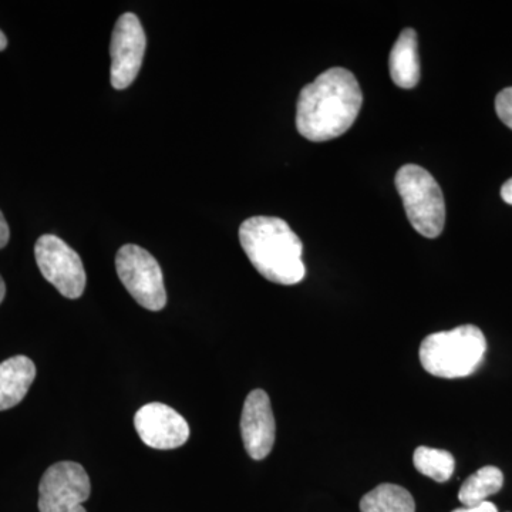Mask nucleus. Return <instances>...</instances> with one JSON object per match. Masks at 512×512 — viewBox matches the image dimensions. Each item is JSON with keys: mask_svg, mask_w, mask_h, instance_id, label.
<instances>
[{"mask_svg": "<svg viewBox=\"0 0 512 512\" xmlns=\"http://www.w3.org/2000/svg\"><path fill=\"white\" fill-rule=\"evenodd\" d=\"M5 295H6L5 281H3L2 276H0V303H2L3 299H5Z\"/></svg>", "mask_w": 512, "mask_h": 512, "instance_id": "nucleus-21", "label": "nucleus"}, {"mask_svg": "<svg viewBox=\"0 0 512 512\" xmlns=\"http://www.w3.org/2000/svg\"><path fill=\"white\" fill-rule=\"evenodd\" d=\"M504 474L500 468L485 466L468 477L458 491V500L464 507H476L503 488Z\"/></svg>", "mask_w": 512, "mask_h": 512, "instance_id": "nucleus-13", "label": "nucleus"}, {"mask_svg": "<svg viewBox=\"0 0 512 512\" xmlns=\"http://www.w3.org/2000/svg\"><path fill=\"white\" fill-rule=\"evenodd\" d=\"M35 256L40 272L64 298L77 299L86 289V271L82 258L56 235L37 239Z\"/></svg>", "mask_w": 512, "mask_h": 512, "instance_id": "nucleus-7", "label": "nucleus"}, {"mask_svg": "<svg viewBox=\"0 0 512 512\" xmlns=\"http://www.w3.org/2000/svg\"><path fill=\"white\" fill-rule=\"evenodd\" d=\"M92 483L83 466L73 461H60L47 468L39 484L40 512H87Z\"/></svg>", "mask_w": 512, "mask_h": 512, "instance_id": "nucleus-6", "label": "nucleus"}, {"mask_svg": "<svg viewBox=\"0 0 512 512\" xmlns=\"http://www.w3.org/2000/svg\"><path fill=\"white\" fill-rule=\"evenodd\" d=\"M134 426L143 443L156 450H173L190 439L187 420L163 403L141 407L134 416Z\"/></svg>", "mask_w": 512, "mask_h": 512, "instance_id": "nucleus-9", "label": "nucleus"}, {"mask_svg": "<svg viewBox=\"0 0 512 512\" xmlns=\"http://www.w3.org/2000/svg\"><path fill=\"white\" fill-rule=\"evenodd\" d=\"M147 37L140 19L134 13H124L117 20L111 36V86L127 89L137 79L146 55Z\"/></svg>", "mask_w": 512, "mask_h": 512, "instance_id": "nucleus-8", "label": "nucleus"}, {"mask_svg": "<svg viewBox=\"0 0 512 512\" xmlns=\"http://www.w3.org/2000/svg\"><path fill=\"white\" fill-rule=\"evenodd\" d=\"M10 239V229L8 222H6L5 215L0 211V249L8 245Z\"/></svg>", "mask_w": 512, "mask_h": 512, "instance_id": "nucleus-17", "label": "nucleus"}, {"mask_svg": "<svg viewBox=\"0 0 512 512\" xmlns=\"http://www.w3.org/2000/svg\"><path fill=\"white\" fill-rule=\"evenodd\" d=\"M396 187L413 228L423 237H439L446 225V202L433 175L419 165H403L396 174Z\"/></svg>", "mask_w": 512, "mask_h": 512, "instance_id": "nucleus-4", "label": "nucleus"}, {"mask_svg": "<svg viewBox=\"0 0 512 512\" xmlns=\"http://www.w3.org/2000/svg\"><path fill=\"white\" fill-rule=\"evenodd\" d=\"M390 76L396 86L413 89L420 82L419 42L413 29H404L389 57Z\"/></svg>", "mask_w": 512, "mask_h": 512, "instance_id": "nucleus-12", "label": "nucleus"}, {"mask_svg": "<svg viewBox=\"0 0 512 512\" xmlns=\"http://www.w3.org/2000/svg\"><path fill=\"white\" fill-rule=\"evenodd\" d=\"M8 47V39H6L5 33L0 30V52Z\"/></svg>", "mask_w": 512, "mask_h": 512, "instance_id": "nucleus-20", "label": "nucleus"}, {"mask_svg": "<svg viewBox=\"0 0 512 512\" xmlns=\"http://www.w3.org/2000/svg\"><path fill=\"white\" fill-rule=\"evenodd\" d=\"M363 94L355 74L333 67L306 84L296 107V128L306 140L323 143L345 134L362 109Z\"/></svg>", "mask_w": 512, "mask_h": 512, "instance_id": "nucleus-1", "label": "nucleus"}, {"mask_svg": "<svg viewBox=\"0 0 512 512\" xmlns=\"http://www.w3.org/2000/svg\"><path fill=\"white\" fill-rule=\"evenodd\" d=\"M239 241L256 271L269 282L289 286L305 278L302 241L281 218H249L239 228Z\"/></svg>", "mask_w": 512, "mask_h": 512, "instance_id": "nucleus-2", "label": "nucleus"}, {"mask_svg": "<svg viewBox=\"0 0 512 512\" xmlns=\"http://www.w3.org/2000/svg\"><path fill=\"white\" fill-rule=\"evenodd\" d=\"M453 512H498V510L493 503L485 501V503L476 505V507L457 508Z\"/></svg>", "mask_w": 512, "mask_h": 512, "instance_id": "nucleus-18", "label": "nucleus"}, {"mask_svg": "<svg viewBox=\"0 0 512 512\" xmlns=\"http://www.w3.org/2000/svg\"><path fill=\"white\" fill-rule=\"evenodd\" d=\"M35 377L36 366L29 357L13 356L0 363V412L18 406Z\"/></svg>", "mask_w": 512, "mask_h": 512, "instance_id": "nucleus-11", "label": "nucleus"}, {"mask_svg": "<svg viewBox=\"0 0 512 512\" xmlns=\"http://www.w3.org/2000/svg\"><path fill=\"white\" fill-rule=\"evenodd\" d=\"M501 197L507 204L512 205V178L501 187Z\"/></svg>", "mask_w": 512, "mask_h": 512, "instance_id": "nucleus-19", "label": "nucleus"}, {"mask_svg": "<svg viewBox=\"0 0 512 512\" xmlns=\"http://www.w3.org/2000/svg\"><path fill=\"white\" fill-rule=\"evenodd\" d=\"M275 417L271 400L264 390L256 389L248 394L241 416V434L248 456L264 460L275 444Z\"/></svg>", "mask_w": 512, "mask_h": 512, "instance_id": "nucleus-10", "label": "nucleus"}, {"mask_svg": "<svg viewBox=\"0 0 512 512\" xmlns=\"http://www.w3.org/2000/svg\"><path fill=\"white\" fill-rule=\"evenodd\" d=\"M413 463L420 474L437 481V483H446L450 480L454 468H456L453 454L446 450L424 446L417 447L414 451Z\"/></svg>", "mask_w": 512, "mask_h": 512, "instance_id": "nucleus-15", "label": "nucleus"}, {"mask_svg": "<svg viewBox=\"0 0 512 512\" xmlns=\"http://www.w3.org/2000/svg\"><path fill=\"white\" fill-rule=\"evenodd\" d=\"M487 340L474 325L433 333L420 345V362L427 373L441 379L473 375L483 363Z\"/></svg>", "mask_w": 512, "mask_h": 512, "instance_id": "nucleus-3", "label": "nucleus"}, {"mask_svg": "<svg viewBox=\"0 0 512 512\" xmlns=\"http://www.w3.org/2000/svg\"><path fill=\"white\" fill-rule=\"evenodd\" d=\"M362 512H416L412 494L396 484H380L360 501Z\"/></svg>", "mask_w": 512, "mask_h": 512, "instance_id": "nucleus-14", "label": "nucleus"}, {"mask_svg": "<svg viewBox=\"0 0 512 512\" xmlns=\"http://www.w3.org/2000/svg\"><path fill=\"white\" fill-rule=\"evenodd\" d=\"M116 269L121 284L126 286L138 305L151 312L164 309L167 292L163 271L150 252L138 245H124L117 252Z\"/></svg>", "mask_w": 512, "mask_h": 512, "instance_id": "nucleus-5", "label": "nucleus"}, {"mask_svg": "<svg viewBox=\"0 0 512 512\" xmlns=\"http://www.w3.org/2000/svg\"><path fill=\"white\" fill-rule=\"evenodd\" d=\"M495 111L505 126L512 130V87L498 93L497 99H495Z\"/></svg>", "mask_w": 512, "mask_h": 512, "instance_id": "nucleus-16", "label": "nucleus"}]
</instances>
